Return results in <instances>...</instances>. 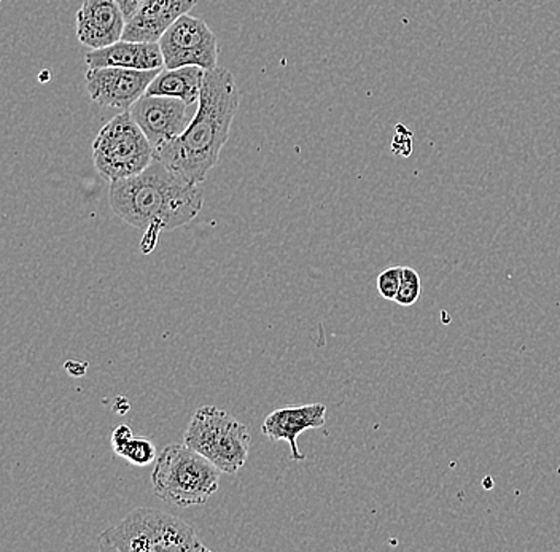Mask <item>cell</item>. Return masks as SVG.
I'll return each instance as SVG.
<instances>
[{"mask_svg":"<svg viewBox=\"0 0 560 552\" xmlns=\"http://www.w3.org/2000/svg\"><path fill=\"white\" fill-rule=\"evenodd\" d=\"M241 94L233 73L225 68L206 71L198 108L184 134L155 150V158L199 185L219 163L240 110Z\"/></svg>","mask_w":560,"mask_h":552,"instance_id":"6da1fadb","label":"cell"},{"mask_svg":"<svg viewBox=\"0 0 560 552\" xmlns=\"http://www.w3.org/2000/svg\"><path fill=\"white\" fill-rule=\"evenodd\" d=\"M108 202L122 222L158 234L192 222L205 199L198 185L155 158L138 176L110 184Z\"/></svg>","mask_w":560,"mask_h":552,"instance_id":"7a4b0ae2","label":"cell"},{"mask_svg":"<svg viewBox=\"0 0 560 552\" xmlns=\"http://www.w3.org/2000/svg\"><path fill=\"white\" fill-rule=\"evenodd\" d=\"M97 550L117 552L210 551L191 526L170 513L139 508L97 538Z\"/></svg>","mask_w":560,"mask_h":552,"instance_id":"3957f363","label":"cell"},{"mask_svg":"<svg viewBox=\"0 0 560 552\" xmlns=\"http://www.w3.org/2000/svg\"><path fill=\"white\" fill-rule=\"evenodd\" d=\"M222 471L187 445L161 450L152 473L153 494L177 508L206 505L219 491Z\"/></svg>","mask_w":560,"mask_h":552,"instance_id":"277c9868","label":"cell"},{"mask_svg":"<svg viewBox=\"0 0 560 552\" xmlns=\"http://www.w3.org/2000/svg\"><path fill=\"white\" fill-rule=\"evenodd\" d=\"M184 443L205 456L222 473L236 474L247 463L250 430L230 412L217 407H202L195 412Z\"/></svg>","mask_w":560,"mask_h":552,"instance_id":"5b68a950","label":"cell"},{"mask_svg":"<svg viewBox=\"0 0 560 552\" xmlns=\"http://www.w3.org/2000/svg\"><path fill=\"white\" fill-rule=\"evenodd\" d=\"M153 160L155 149L129 110L112 118L93 142L94 166L108 184L138 176Z\"/></svg>","mask_w":560,"mask_h":552,"instance_id":"8992f818","label":"cell"},{"mask_svg":"<svg viewBox=\"0 0 560 552\" xmlns=\"http://www.w3.org/2000/svg\"><path fill=\"white\" fill-rule=\"evenodd\" d=\"M164 58V68L198 66L210 71L219 61V44L209 24L201 19L184 15L175 21L158 42Z\"/></svg>","mask_w":560,"mask_h":552,"instance_id":"52a82bcc","label":"cell"},{"mask_svg":"<svg viewBox=\"0 0 560 552\" xmlns=\"http://www.w3.org/2000/svg\"><path fill=\"white\" fill-rule=\"evenodd\" d=\"M161 69L138 71L122 68H88L86 91L93 103L101 107L129 110L147 94Z\"/></svg>","mask_w":560,"mask_h":552,"instance_id":"ba28073f","label":"cell"},{"mask_svg":"<svg viewBox=\"0 0 560 552\" xmlns=\"http://www.w3.org/2000/svg\"><path fill=\"white\" fill-rule=\"evenodd\" d=\"M188 107V104L175 97L143 94L129 111L156 150L184 134L191 121Z\"/></svg>","mask_w":560,"mask_h":552,"instance_id":"9c48e42d","label":"cell"},{"mask_svg":"<svg viewBox=\"0 0 560 552\" xmlns=\"http://www.w3.org/2000/svg\"><path fill=\"white\" fill-rule=\"evenodd\" d=\"M125 27V15L115 0H83L75 15L77 38L90 50L117 44Z\"/></svg>","mask_w":560,"mask_h":552,"instance_id":"30bf717a","label":"cell"},{"mask_svg":"<svg viewBox=\"0 0 560 552\" xmlns=\"http://www.w3.org/2000/svg\"><path fill=\"white\" fill-rule=\"evenodd\" d=\"M327 422V407L322 403L280 408L262 421L261 432L271 442H287L293 462H303L306 456L298 447V436L306 430L322 428Z\"/></svg>","mask_w":560,"mask_h":552,"instance_id":"8fae6325","label":"cell"},{"mask_svg":"<svg viewBox=\"0 0 560 552\" xmlns=\"http://www.w3.org/2000/svg\"><path fill=\"white\" fill-rule=\"evenodd\" d=\"M198 0H145L136 15L126 21L122 40L158 44L166 31L195 9Z\"/></svg>","mask_w":560,"mask_h":552,"instance_id":"7c38bea8","label":"cell"},{"mask_svg":"<svg viewBox=\"0 0 560 552\" xmlns=\"http://www.w3.org/2000/svg\"><path fill=\"white\" fill-rule=\"evenodd\" d=\"M88 68H122L138 71H155L164 68L160 44L121 40L85 56Z\"/></svg>","mask_w":560,"mask_h":552,"instance_id":"4fadbf2b","label":"cell"},{"mask_svg":"<svg viewBox=\"0 0 560 552\" xmlns=\"http://www.w3.org/2000/svg\"><path fill=\"white\" fill-rule=\"evenodd\" d=\"M206 71L198 66H182L177 69H164L158 73L147 94L153 96L175 97L188 106H195L201 97Z\"/></svg>","mask_w":560,"mask_h":552,"instance_id":"5bb4252c","label":"cell"},{"mask_svg":"<svg viewBox=\"0 0 560 552\" xmlns=\"http://www.w3.org/2000/svg\"><path fill=\"white\" fill-rule=\"evenodd\" d=\"M115 454L128 460L129 463L136 465V467H147V465L155 460L156 449L149 438H136V436H132L126 445L115 450Z\"/></svg>","mask_w":560,"mask_h":552,"instance_id":"9a60e30c","label":"cell"},{"mask_svg":"<svg viewBox=\"0 0 560 552\" xmlns=\"http://www.w3.org/2000/svg\"><path fill=\"white\" fill-rule=\"evenodd\" d=\"M420 292H422V281L419 272L415 268H402L401 285L395 303L402 307L412 306L419 302Z\"/></svg>","mask_w":560,"mask_h":552,"instance_id":"2e32d148","label":"cell"},{"mask_svg":"<svg viewBox=\"0 0 560 552\" xmlns=\"http://www.w3.org/2000/svg\"><path fill=\"white\" fill-rule=\"evenodd\" d=\"M402 278V268L394 267L384 269L377 278V292L387 302H395L398 290H400Z\"/></svg>","mask_w":560,"mask_h":552,"instance_id":"e0dca14e","label":"cell"},{"mask_svg":"<svg viewBox=\"0 0 560 552\" xmlns=\"http://www.w3.org/2000/svg\"><path fill=\"white\" fill-rule=\"evenodd\" d=\"M395 131L397 132H395L394 142H392V152H394L395 155L406 158V156L412 153L411 131H408L402 125H398Z\"/></svg>","mask_w":560,"mask_h":552,"instance_id":"ac0fdd59","label":"cell"},{"mask_svg":"<svg viewBox=\"0 0 560 552\" xmlns=\"http://www.w3.org/2000/svg\"><path fill=\"white\" fill-rule=\"evenodd\" d=\"M132 436H135V433H132L129 425H118V427L114 430V433H112V447H114V453L120 449L122 445H126Z\"/></svg>","mask_w":560,"mask_h":552,"instance_id":"d6986e66","label":"cell"},{"mask_svg":"<svg viewBox=\"0 0 560 552\" xmlns=\"http://www.w3.org/2000/svg\"><path fill=\"white\" fill-rule=\"evenodd\" d=\"M115 2L120 5L122 15H125L126 21H129L132 19V16L136 15V12H138L140 5H142L145 0H115Z\"/></svg>","mask_w":560,"mask_h":552,"instance_id":"ffe728a7","label":"cell"}]
</instances>
